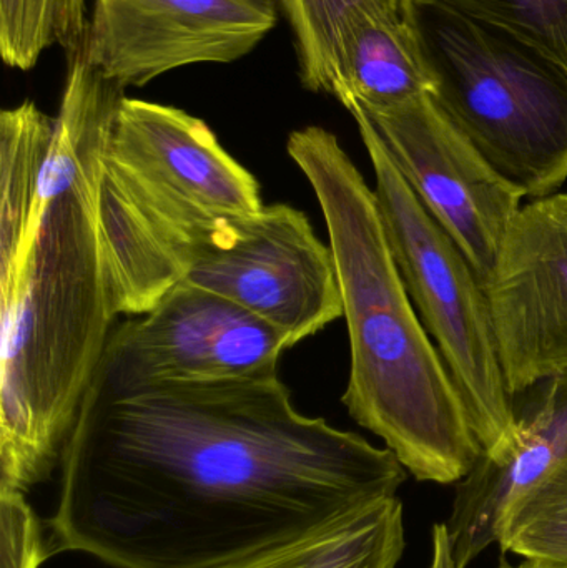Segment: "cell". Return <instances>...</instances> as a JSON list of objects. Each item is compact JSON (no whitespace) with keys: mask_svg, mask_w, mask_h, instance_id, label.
Returning a JSON list of instances; mask_svg holds the SVG:
<instances>
[{"mask_svg":"<svg viewBox=\"0 0 567 568\" xmlns=\"http://www.w3.org/2000/svg\"><path fill=\"white\" fill-rule=\"evenodd\" d=\"M290 347L286 334L242 304L176 283L146 313L112 327L85 396L279 374Z\"/></svg>","mask_w":567,"mask_h":568,"instance_id":"cell-7","label":"cell"},{"mask_svg":"<svg viewBox=\"0 0 567 568\" xmlns=\"http://www.w3.org/2000/svg\"><path fill=\"white\" fill-rule=\"evenodd\" d=\"M496 544L503 554L567 566V457L506 510Z\"/></svg>","mask_w":567,"mask_h":568,"instance_id":"cell-16","label":"cell"},{"mask_svg":"<svg viewBox=\"0 0 567 568\" xmlns=\"http://www.w3.org/2000/svg\"><path fill=\"white\" fill-rule=\"evenodd\" d=\"M502 27L567 69V0H428Z\"/></svg>","mask_w":567,"mask_h":568,"instance_id":"cell-18","label":"cell"},{"mask_svg":"<svg viewBox=\"0 0 567 568\" xmlns=\"http://www.w3.org/2000/svg\"><path fill=\"white\" fill-rule=\"evenodd\" d=\"M432 93L415 36L399 9L355 13L343 27L330 95L343 106L388 109Z\"/></svg>","mask_w":567,"mask_h":568,"instance_id":"cell-13","label":"cell"},{"mask_svg":"<svg viewBox=\"0 0 567 568\" xmlns=\"http://www.w3.org/2000/svg\"><path fill=\"white\" fill-rule=\"evenodd\" d=\"M295 42L302 85L328 93L340 33L362 10L399 9L403 0H276Z\"/></svg>","mask_w":567,"mask_h":568,"instance_id":"cell-17","label":"cell"},{"mask_svg":"<svg viewBox=\"0 0 567 568\" xmlns=\"http://www.w3.org/2000/svg\"><path fill=\"white\" fill-rule=\"evenodd\" d=\"M276 0H93L80 52L120 89L200 63H232L279 22Z\"/></svg>","mask_w":567,"mask_h":568,"instance_id":"cell-9","label":"cell"},{"mask_svg":"<svg viewBox=\"0 0 567 568\" xmlns=\"http://www.w3.org/2000/svg\"><path fill=\"white\" fill-rule=\"evenodd\" d=\"M346 110L372 126L486 290L525 195L479 155L429 93L388 109L352 103Z\"/></svg>","mask_w":567,"mask_h":568,"instance_id":"cell-8","label":"cell"},{"mask_svg":"<svg viewBox=\"0 0 567 568\" xmlns=\"http://www.w3.org/2000/svg\"><path fill=\"white\" fill-rule=\"evenodd\" d=\"M499 568H567V566H559V564H549L543 562V560L535 559H523L522 562L513 566L512 562H508V559L503 557L502 564H499Z\"/></svg>","mask_w":567,"mask_h":568,"instance_id":"cell-20","label":"cell"},{"mask_svg":"<svg viewBox=\"0 0 567 568\" xmlns=\"http://www.w3.org/2000/svg\"><path fill=\"white\" fill-rule=\"evenodd\" d=\"M518 439L459 480L449 517L433 530L429 568H468L498 540L506 510L567 457V373L515 396Z\"/></svg>","mask_w":567,"mask_h":568,"instance_id":"cell-11","label":"cell"},{"mask_svg":"<svg viewBox=\"0 0 567 568\" xmlns=\"http://www.w3.org/2000/svg\"><path fill=\"white\" fill-rule=\"evenodd\" d=\"M286 152L312 185L328 230L352 351L342 403L413 477L458 484L483 447L403 282L375 190L323 126L290 133Z\"/></svg>","mask_w":567,"mask_h":568,"instance_id":"cell-3","label":"cell"},{"mask_svg":"<svg viewBox=\"0 0 567 568\" xmlns=\"http://www.w3.org/2000/svg\"><path fill=\"white\" fill-rule=\"evenodd\" d=\"M2 520V568H39L49 550L36 514L27 506L23 494L0 490Z\"/></svg>","mask_w":567,"mask_h":568,"instance_id":"cell-19","label":"cell"},{"mask_svg":"<svg viewBox=\"0 0 567 568\" xmlns=\"http://www.w3.org/2000/svg\"><path fill=\"white\" fill-rule=\"evenodd\" d=\"M50 554L223 568L398 497L386 447L296 409L279 374L85 396L60 463Z\"/></svg>","mask_w":567,"mask_h":568,"instance_id":"cell-1","label":"cell"},{"mask_svg":"<svg viewBox=\"0 0 567 568\" xmlns=\"http://www.w3.org/2000/svg\"><path fill=\"white\" fill-rule=\"evenodd\" d=\"M353 119L375 170L379 215L409 297L465 399L483 454L499 456L518 433L485 286L426 212L372 126Z\"/></svg>","mask_w":567,"mask_h":568,"instance_id":"cell-6","label":"cell"},{"mask_svg":"<svg viewBox=\"0 0 567 568\" xmlns=\"http://www.w3.org/2000/svg\"><path fill=\"white\" fill-rule=\"evenodd\" d=\"M486 296L513 396L567 373V192L522 206Z\"/></svg>","mask_w":567,"mask_h":568,"instance_id":"cell-10","label":"cell"},{"mask_svg":"<svg viewBox=\"0 0 567 568\" xmlns=\"http://www.w3.org/2000/svg\"><path fill=\"white\" fill-rule=\"evenodd\" d=\"M123 90L70 57L22 239L0 250V490L62 463L115 316L99 229L103 159Z\"/></svg>","mask_w":567,"mask_h":568,"instance_id":"cell-2","label":"cell"},{"mask_svg":"<svg viewBox=\"0 0 567 568\" xmlns=\"http://www.w3.org/2000/svg\"><path fill=\"white\" fill-rule=\"evenodd\" d=\"M99 229L115 317L146 313L182 282L260 313L285 284L295 250L286 205L220 212L126 186L100 189Z\"/></svg>","mask_w":567,"mask_h":568,"instance_id":"cell-5","label":"cell"},{"mask_svg":"<svg viewBox=\"0 0 567 568\" xmlns=\"http://www.w3.org/2000/svg\"><path fill=\"white\" fill-rule=\"evenodd\" d=\"M87 27V0H0V55L27 72L52 47L79 52Z\"/></svg>","mask_w":567,"mask_h":568,"instance_id":"cell-15","label":"cell"},{"mask_svg":"<svg viewBox=\"0 0 567 568\" xmlns=\"http://www.w3.org/2000/svg\"><path fill=\"white\" fill-rule=\"evenodd\" d=\"M429 95L525 196L567 182V69L515 33L428 0H403Z\"/></svg>","mask_w":567,"mask_h":568,"instance_id":"cell-4","label":"cell"},{"mask_svg":"<svg viewBox=\"0 0 567 568\" xmlns=\"http://www.w3.org/2000/svg\"><path fill=\"white\" fill-rule=\"evenodd\" d=\"M105 165L206 209L256 213L265 206L255 176L223 149L206 122L176 106L123 97Z\"/></svg>","mask_w":567,"mask_h":568,"instance_id":"cell-12","label":"cell"},{"mask_svg":"<svg viewBox=\"0 0 567 568\" xmlns=\"http://www.w3.org/2000/svg\"><path fill=\"white\" fill-rule=\"evenodd\" d=\"M406 549L398 497L295 542L223 568H396Z\"/></svg>","mask_w":567,"mask_h":568,"instance_id":"cell-14","label":"cell"}]
</instances>
